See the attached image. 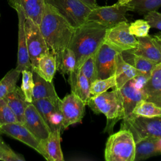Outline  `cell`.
Instances as JSON below:
<instances>
[{
  "instance_id": "8",
  "label": "cell",
  "mask_w": 161,
  "mask_h": 161,
  "mask_svg": "<svg viewBox=\"0 0 161 161\" xmlns=\"http://www.w3.org/2000/svg\"><path fill=\"white\" fill-rule=\"evenodd\" d=\"M128 11H131L128 4H121L118 2L111 6H97L91 10L86 21H94L109 28L121 22H128L126 13Z\"/></svg>"
},
{
  "instance_id": "40",
  "label": "cell",
  "mask_w": 161,
  "mask_h": 161,
  "mask_svg": "<svg viewBox=\"0 0 161 161\" xmlns=\"http://www.w3.org/2000/svg\"><path fill=\"white\" fill-rule=\"evenodd\" d=\"M153 36L161 47V32H159V33L154 35Z\"/></svg>"
},
{
  "instance_id": "17",
  "label": "cell",
  "mask_w": 161,
  "mask_h": 161,
  "mask_svg": "<svg viewBox=\"0 0 161 161\" xmlns=\"http://www.w3.org/2000/svg\"><path fill=\"white\" fill-rule=\"evenodd\" d=\"M16 13L18 17V58L15 69L20 72L24 70L32 71V66L28 52L25 30L26 16L21 11H18Z\"/></svg>"
},
{
  "instance_id": "41",
  "label": "cell",
  "mask_w": 161,
  "mask_h": 161,
  "mask_svg": "<svg viewBox=\"0 0 161 161\" xmlns=\"http://www.w3.org/2000/svg\"><path fill=\"white\" fill-rule=\"evenodd\" d=\"M132 0H118V3L121 4H128L130 3Z\"/></svg>"
},
{
  "instance_id": "2",
  "label": "cell",
  "mask_w": 161,
  "mask_h": 161,
  "mask_svg": "<svg viewBox=\"0 0 161 161\" xmlns=\"http://www.w3.org/2000/svg\"><path fill=\"white\" fill-rule=\"evenodd\" d=\"M108 28L94 21H86L75 28L69 45L76 58V67L79 68L90 55L96 53L104 42Z\"/></svg>"
},
{
  "instance_id": "28",
  "label": "cell",
  "mask_w": 161,
  "mask_h": 161,
  "mask_svg": "<svg viewBox=\"0 0 161 161\" xmlns=\"http://www.w3.org/2000/svg\"><path fill=\"white\" fill-rule=\"evenodd\" d=\"M131 114L147 118L160 116H161V107L153 102L143 99L136 104Z\"/></svg>"
},
{
  "instance_id": "16",
  "label": "cell",
  "mask_w": 161,
  "mask_h": 161,
  "mask_svg": "<svg viewBox=\"0 0 161 161\" xmlns=\"http://www.w3.org/2000/svg\"><path fill=\"white\" fill-rule=\"evenodd\" d=\"M138 45L136 48L125 52L140 55L151 60L157 64L161 63V47L153 36L136 37Z\"/></svg>"
},
{
  "instance_id": "14",
  "label": "cell",
  "mask_w": 161,
  "mask_h": 161,
  "mask_svg": "<svg viewBox=\"0 0 161 161\" xmlns=\"http://www.w3.org/2000/svg\"><path fill=\"white\" fill-rule=\"evenodd\" d=\"M0 134L6 135L25 143L42 155L40 142L23 124L16 122L4 125L0 127Z\"/></svg>"
},
{
  "instance_id": "10",
  "label": "cell",
  "mask_w": 161,
  "mask_h": 161,
  "mask_svg": "<svg viewBox=\"0 0 161 161\" xmlns=\"http://www.w3.org/2000/svg\"><path fill=\"white\" fill-rule=\"evenodd\" d=\"M86 104L73 92L67 94L58 102V106L63 116V130L69 126L79 123L85 113Z\"/></svg>"
},
{
  "instance_id": "13",
  "label": "cell",
  "mask_w": 161,
  "mask_h": 161,
  "mask_svg": "<svg viewBox=\"0 0 161 161\" xmlns=\"http://www.w3.org/2000/svg\"><path fill=\"white\" fill-rule=\"evenodd\" d=\"M118 52L109 45L103 42L96 53L97 79H106L114 75L115 57Z\"/></svg>"
},
{
  "instance_id": "25",
  "label": "cell",
  "mask_w": 161,
  "mask_h": 161,
  "mask_svg": "<svg viewBox=\"0 0 161 161\" xmlns=\"http://www.w3.org/2000/svg\"><path fill=\"white\" fill-rule=\"evenodd\" d=\"M4 99L16 115L18 122L23 124L25 111L29 103L26 101L21 87L16 86V88L9 93Z\"/></svg>"
},
{
  "instance_id": "30",
  "label": "cell",
  "mask_w": 161,
  "mask_h": 161,
  "mask_svg": "<svg viewBox=\"0 0 161 161\" xmlns=\"http://www.w3.org/2000/svg\"><path fill=\"white\" fill-rule=\"evenodd\" d=\"M131 11L140 15L157 11L161 7V0H132L128 3Z\"/></svg>"
},
{
  "instance_id": "37",
  "label": "cell",
  "mask_w": 161,
  "mask_h": 161,
  "mask_svg": "<svg viewBox=\"0 0 161 161\" xmlns=\"http://www.w3.org/2000/svg\"><path fill=\"white\" fill-rule=\"evenodd\" d=\"M150 25L145 19H137L129 25L130 33L135 37H143L148 35Z\"/></svg>"
},
{
  "instance_id": "38",
  "label": "cell",
  "mask_w": 161,
  "mask_h": 161,
  "mask_svg": "<svg viewBox=\"0 0 161 161\" xmlns=\"http://www.w3.org/2000/svg\"><path fill=\"white\" fill-rule=\"evenodd\" d=\"M144 19L148 22L150 28L161 30V13L157 11H150L144 15Z\"/></svg>"
},
{
  "instance_id": "26",
  "label": "cell",
  "mask_w": 161,
  "mask_h": 161,
  "mask_svg": "<svg viewBox=\"0 0 161 161\" xmlns=\"http://www.w3.org/2000/svg\"><path fill=\"white\" fill-rule=\"evenodd\" d=\"M32 71L48 81H52L57 71V63L55 56L50 52L42 56Z\"/></svg>"
},
{
  "instance_id": "33",
  "label": "cell",
  "mask_w": 161,
  "mask_h": 161,
  "mask_svg": "<svg viewBox=\"0 0 161 161\" xmlns=\"http://www.w3.org/2000/svg\"><path fill=\"white\" fill-rule=\"evenodd\" d=\"M87 78L90 85L97 79V70L96 62V53L89 56L79 67Z\"/></svg>"
},
{
  "instance_id": "39",
  "label": "cell",
  "mask_w": 161,
  "mask_h": 161,
  "mask_svg": "<svg viewBox=\"0 0 161 161\" xmlns=\"http://www.w3.org/2000/svg\"><path fill=\"white\" fill-rule=\"evenodd\" d=\"M84 3H86L87 5H88L89 7H91L92 9H94L98 6L96 0H81Z\"/></svg>"
},
{
  "instance_id": "42",
  "label": "cell",
  "mask_w": 161,
  "mask_h": 161,
  "mask_svg": "<svg viewBox=\"0 0 161 161\" xmlns=\"http://www.w3.org/2000/svg\"><path fill=\"white\" fill-rule=\"evenodd\" d=\"M0 18H1V13H0Z\"/></svg>"
},
{
  "instance_id": "36",
  "label": "cell",
  "mask_w": 161,
  "mask_h": 161,
  "mask_svg": "<svg viewBox=\"0 0 161 161\" xmlns=\"http://www.w3.org/2000/svg\"><path fill=\"white\" fill-rule=\"evenodd\" d=\"M18 122L16 115L4 99L0 100V127L12 123Z\"/></svg>"
},
{
  "instance_id": "27",
  "label": "cell",
  "mask_w": 161,
  "mask_h": 161,
  "mask_svg": "<svg viewBox=\"0 0 161 161\" xmlns=\"http://www.w3.org/2000/svg\"><path fill=\"white\" fill-rule=\"evenodd\" d=\"M57 70L61 74H69L76 67V58L74 52L69 47L64 50L60 55L56 59Z\"/></svg>"
},
{
  "instance_id": "35",
  "label": "cell",
  "mask_w": 161,
  "mask_h": 161,
  "mask_svg": "<svg viewBox=\"0 0 161 161\" xmlns=\"http://www.w3.org/2000/svg\"><path fill=\"white\" fill-rule=\"evenodd\" d=\"M1 135V134H0ZM24 157L15 152L3 140L0 135V160L4 161H23Z\"/></svg>"
},
{
  "instance_id": "21",
  "label": "cell",
  "mask_w": 161,
  "mask_h": 161,
  "mask_svg": "<svg viewBox=\"0 0 161 161\" xmlns=\"http://www.w3.org/2000/svg\"><path fill=\"white\" fill-rule=\"evenodd\" d=\"M161 155V137H146L135 143L134 161Z\"/></svg>"
},
{
  "instance_id": "20",
  "label": "cell",
  "mask_w": 161,
  "mask_h": 161,
  "mask_svg": "<svg viewBox=\"0 0 161 161\" xmlns=\"http://www.w3.org/2000/svg\"><path fill=\"white\" fill-rule=\"evenodd\" d=\"M61 131H50L48 136L40 141L42 155L48 161H64V158L60 145Z\"/></svg>"
},
{
  "instance_id": "23",
  "label": "cell",
  "mask_w": 161,
  "mask_h": 161,
  "mask_svg": "<svg viewBox=\"0 0 161 161\" xmlns=\"http://www.w3.org/2000/svg\"><path fill=\"white\" fill-rule=\"evenodd\" d=\"M115 59L116 86L114 88L119 89L130 80L136 76H142L131 64L125 60L122 53L118 52L116 55Z\"/></svg>"
},
{
  "instance_id": "31",
  "label": "cell",
  "mask_w": 161,
  "mask_h": 161,
  "mask_svg": "<svg viewBox=\"0 0 161 161\" xmlns=\"http://www.w3.org/2000/svg\"><path fill=\"white\" fill-rule=\"evenodd\" d=\"M132 56V64H131L142 76L148 78L155 66L156 63L140 55L129 53Z\"/></svg>"
},
{
  "instance_id": "18",
  "label": "cell",
  "mask_w": 161,
  "mask_h": 161,
  "mask_svg": "<svg viewBox=\"0 0 161 161\" xmlns=\"http://www.w3.org/2000/svg\"><path fill=\"white\" fill-rule=\"evenodd\" d=\"M8 3L16 11H22L26 18L40 25L44 11L45 0H8Z\"/></svg>"
},
{
  "instance_id": "9",
  "label": "cell",
  "mask_w": 161,
  "mask_h": 161,
  "mask_svg": "<svg viewBox=\"0 0 161 161\" xmlns=\"http://www.w3.org/2000/svg\"><path fill=\"white\" fill-rule=\"evenodd\" d=\"M129 25L128 22L123 21L108 28L104 42L120 53L136 48L138 40L130 33Z\"/></svg>"
},
{
  "instance_id": "22",
  "label": "cell",
  "mask_w": 161,
  "mask_h": 161,
  "mask_svg": "<svg viewBox=\"0 0 161 161\" xmlns=\"http://www.w3.org/2000/svg\"><path fill=\"white\" fill-rule=\"evenodd\" d=\"M33 72L34 86L33 89V100L40 99H49L58 103L60 98L55 91L53 81H48L40 76L35 72Z\"/></svg>"
},
{
  "instance_id": "11",
  "label": "cell",
  "mask_w": 161,
  "mask_h": 161,
  "mask_svg": "<svg viewBox=\"0 0 161 161\" xmlns=\"http://www.w3.org/2000/svg\"><path fill=\"white\" fill-rule=\"evenodd\" d=\"M147 79V78L143 76H136L119 89L123 98L125 118L131 115L133 109L139 101L146 100V95L142 90V87Z\"/></svg>"
},
{
  "instance_id": "12",
  "label": "cell",
  "mask_w": 161,
  "mask_h": 161,
  "mask_svg": "<svg viewBox=\"0 0 161 161\" xmlns=\"http://www.w3.org/2000/svg\"><path fill=\"white\" fill-rule=\"evenodd\" d=\"M31 103L35 106L50 131L59 130L62 132L64 130L63 116L59 109L58 103L49 99L33 100Z\"/></svg>"
},
{
  "instance_id": "29",
  "label": "cell",
  "mask_w": 161,
  "mask_h": 161,
  "mask_svg": "<svg viewBox=\"0 0 161 161\" xmlns=\"http://www.w3.org/2000/svg\"><path fill=\"white\" fill-rule=\"evenodd\" d=\"M20 73L16 69H11L0 80V100L4 99L16 88Z\"/></svg>"
},
{
  "instance_id": "1",
  "label": "cell",
  "mask_w": 161,
  "mask_h": 161,
  "mask_svg": "<svg viewBox=\"0 0 161 161\" xmlns=\"http://www.w3.org/2000/svg\"><path fill=\"white\" fill-rule=\"evenodd\" d=\"M39 27L50 52L56 60L69 47L75 28L55 8L46 2Z\"/></svg>"
},
{
  "instance_id": "6",
  "label": "cell",
  "mask_w": 161,
  "mask_h": 161,
  "mask_svg": "<svg viewBox=\"0 0 161 161\" xmlns=\"http://www.w3.org/2000/svg\"><path fill=\"white\" fill-rule=\"evenodd\" d=\"M50 4L75 28L86 21L92 9L81 0H45Z\"/></svg>"
},
{
  "instance_id": "7",
  "label": "cell",
  "mask_w": 161,
  "mask_h": 161,
  "mask_svg": "<svg viewBox=\"0 0 161 161\" xmlns=\"http://www.w3.org/2000/svg\"><path fill=\"white\" fill-rule=\"evenodd\" d=\"M25 30L28 52L33 69L36 66L38 60L50 52L39 25L26 18Z\"/></svg>"
},
{
  "instance_id": "15",
  "label": "cell",
  "mask_w": 161,
  "mask_h": 161,
  "mask_svg": "<svg viewBox=\"0 0 161 161\" xmlns=\"http://www.w3.org/2000/svg\"><path fill=\"white\" fill-rule=\"evenodd\" d=\"M23 125L40 142L46 139L50 131L35 106L28 103L24 114Z\"/></svg>"
},
{
  "instance_id": "32",
  "label": "cell",
  "mask_w": 161,
  "mask_h": 161,
  "mask_svg": "<svg viewBox=\"0 0 161 161\" xmlns=\"http://www.w3.org/2000/svg\"><path fill=\"white\" fill-rule=\"evenodd\" d=\"M115 86V75L106 79H97L90 85L91 96H97L105 91H107L110 88H114Z\"/></svg>"
},
{
  "instance_id": "5",
  "label": "cell",
  "mask_w": 161,
  "mask_h": 161,
  "mask_svg": "<svg viewBox=\"0 0 161 161\" xmlns=\"http://www.w3.org/2000/svg\"><path fill=\"white\" fill-rule=\"evenodd\" d=\"M122 120L120 129L130 131L135 143L146 137H161V116L147 118L131 114Z\"/></svg>"
},
{
  "instance_id": "3",
  "label": "cell",
  "mask_w": 161,
  "mask_h": 161,
  "mask_svg": "<svg viewBox=\"0 0 161 161\" xmlns=\"http://www.w3.org/2000/svg\"><path fill=\"white\" fill-rule=\"evenodd\" d=\"M96 114L103 113L107 119L104 132L111 133L114 125L125 118L123 98L120 91L114 88L97 96H91L87 104Z\"/></svg>"
},
{
  "instance_id": "19",
  "label": "cell",
  "mask_w": 161,
  "mask_h": 161,
  "mask_svg": "<svg viewBox=\"0 0 161 161\" xmlns=\"http://www.w3.org/2000/svg\"><path fill=\"white\" fill-rule=\"evenodd\" d=\"M142 90L146 100L161 107V63L157 64L144 83Z\"/></svg>"
},
{
  "instance_id": "4",
  "label": "cell",
  "mask_w": 161,
  "mask_h": 161,
  "mask_svg": "<svg viewBox=\"0 0 161 161\" xmlns=\"http://www.w3.org/2000/svg\"><path fill=\"white\" fill-rule=\"evenodd\" d=\"M135 156V142L130 131L120 129L109 136L104 150L106 161H134Z\"/></svg>"
},
{
  "instance_id": "24",
  "label": "cell",
  "mask_w": 161,
  "mask_h": 161,
  "mask_svg": "<svg viewBox=\"0 0 161 161\" xmlns=\"http://www.w3.org/2000/svg\"><path fill=\"white\" fill-rule=\"evenodd\" d=\"M69 83L70 86L71 92L79 97L87 104V101L91 96L90 94V83L79 68H75L70 73Z\"/></svg>"
},
{
  "instance_id": "34",
  "label": "cell",
  "mask_w": 161,
  "mask_h": 161,
  "mask_svg": "<svg viewBox=\"0 0 161 161\" xmlns=\"http://www.w3.org/2000/svg\"><path fill=\"white\" fill-rule=\"evenodd\" d=\"M21 73L22 74V83L20 87L23 92L26 101L31 103L33 101L32 94L34 86L33 72L31 70H24Z\"/></svg>"
}]
</instances>
